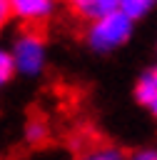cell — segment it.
<instances>
[{"mask_svg": "<svg viewBox=\"0 0 157 160\" xmlns=\"http://www.w3.org/2000/svg\"><path fill=\"white\" fill-rule=\"evenodd\" d=\"M47 135H50V128H47V122L42 118L27 120V125H25V140L30 145H40L42 140H47Z\"/></svg>", "mask_w": 157, "mask_h": 160, "instance_id": "cell-8", "label": "cell"}, {"mask_svg": "<svg viewBox=\"0 0 157 160\" xmlns=\"http://www.w3.org/2000/svg\"><path fill=\"white\" fill-rule=\"evenodd\" d=\"M135 100L142 110H147L157 120V62L140 72L135 82Z\"/></svg>", "mask_w": 157, "mask_h": 160, "instance_id": "cell-5", "label": "cell"}, {"mask_svg": "<svg viewBox=\"0 0 157 160\" xmlns=\"http://www.w3.org/2000/svg\"><path fill=\"white\" fill-rule=\"evenodd\" d=\"M132 32H135V20L127 18L122 10H115V12L95 20V22H87L82 38L92 52L107 55V52H115L122 45H127Z\"/></svg>", "mask_w": 157, "mask_h": 160, "instance_id": "cell-1", "label": "cell"}, {"mask_svg": "<svg viewBox=\"0 0 157 160\" xmlns=\"http://www.w3.org/2000/svg\"><path fill=\"white\" fill-rule=\"evenodd\" d=\"M12 18L22 28H37L50 22L60 8V0H10Z\"/></svg>", "mask_w": 157, "mask_h": 160, "instance_id": "cell-3", "label": "cell"}, {"mask_svg": "<svg viewBox=\"0 0 157 160\" xmlns=\"http://www.w3.org/2000/svg\"><path fill=\"white\" fill-rule=\"evenodd\" d=\"M155 8H157V0H120V10L127 18H132L135 22L142 20L145 15H150Z\"/></svg>", "mask_w": 157, "mask_h": 160, "instance_id": "cell-7", "label": "cell"}, {"mask_svg": "<svg viewBox=\"0 0 157 160\" xmlns=\"http://www.w3.org/2000/svg\"><path fill=\"white\" fill-rule=\"evenodd\" d=\"M75 160H127V155L115 148V145H107V142H97V145H90L85 148Z\"/></svg>", "mask_w": 157, "mask_h": 160, "instance_id": "cell-6", "label": "cell"}, {"mask_svg": "<svg viewBox=\"0 0 157 160\" xmlns=\"http://www.w3.org/2000/svg\"><path fill=\"white\" fill-rule=\"evenodd\" d=\"M15 65H12V55H10V48L0 42V90L15 78Z\"/></svg>", "mask_w": 157, "mask_h": 160, "instance_id": "cell-9", "label": "cell"}, {"mask_svg": "<svg viewBox=\"0 0 157 160\" xmlns=\"http://www.w3.org/2000/svg\"><path fill=\"white\" fill-rule=\"evenodd\" d=\"M12 8H10V0H0V35L7 30V25L12 22Z\"/></svg>", "mask_w": 157, "mask_h": 160, "instance_id": "cell-10", "label": "cell"}, {"mask_svg": "<svg viewBox=\"0 0 157 160\" xmlns=\"http://www.w3.org/2000/svg\"><path fill=\"white\" fill-rule=\"evenodd\" d=\"M127 160H157V148L150 145V148H137L127 155Z\"/></svg>", "mask_w": 157, "mask_h": 160, "instance_id": "cell-11", "label": "cell"}, {"mask_svg": "<svg viewBox=\"0 0 157 160\" xmlns=\"http://www.w3.org/2000/svg\"><path fill=\"white\" fill-rule=\"evenodd\" d=\"M15 72L22 78H40L47 68V40L37 28H20L10 42Z\"/></svg>", "mask_w": 157, "mask_h": 160, "instance_id": "cell-2", "label": "cell"}, {"mask_svg": "<svg viewBox=\"0 0 157 160\" xmlns=\"http://www.w3.org/2000/svg\"><path fill=\"white\" fill-rule=\"evenodd\" d=\"M62 2L67 5L70 15H75L85 25L120 10V0H62Z\"/></svg>", "mask_w": 157, "mask_h": 160, "instance_id": "cell-4", "label": "cell"}]
</instances>
